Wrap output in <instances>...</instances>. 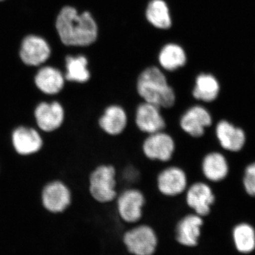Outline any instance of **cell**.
I'll return each instance as SVG.
<instances>
[{
  "mask_svg": "<svg viewBox=\"0 0 255 255\" xmlns=\"http://www.w3.org/2000/svg\"><path fill=\"white\" fill-rule=\"evenodd\" d=\"M216 135L220 145L226 150L236 152L241 150L245 143L244 132L227 121H221L217 124Z\"/></svg>",
  "mask_w": 255,
  "mask_h": 255,
  "instance_id": "obj_22",
  "label": "cell"
},
{
  "mask_svg": "<svg viewBox=\"0 0 255 255\" xmlns=\"http://www.w3.org/2000/svg\"><path fill=\"white\" fill-rule=\"evenodd\" d=\"M221 85L217 77L207 72H201L194 78L190 97L197 103L209 104L219 98Z\"/></svg>",
  "mask_w": 255,
  "mask_h": 255,
  "instance_id": "obj_12",
  "label": "cell"
},
{
  "mask_svg": "<svg viewBox=\"0 0 255 255\" xmlns=\"http://www.w3.org/2000/svg\"><path fill=\"white\" fill-rule=\"evenodd\" d=\"M122 176L124 182H127L128 187H130L140 181L141 174L140 170L135 166L128 165L124 168Z\"/></svg>",
  "mask_w": 255,
  "mask_h": 255,
  "instance_id": "obj_25",
  "label": "cell"
},
{
  "mask_svg": "<svg viewBox=\"0 0 255 255\" xmlns=\"http://www.w3.org/2000/svg\"><path fill=\"white\" fill-rule=\"evenodd\" d=\"M244 183L248 194L255 196V163L247 168Z\"/></svg>",
  "mask_w": 255,
  "mask_h": 255,
  "instance_id": "obj_26",
  "label": "cell"
},
{
  "mask_svg": "<svg viewBox=\"0 0 255 255\" xmlns=\"http://www.w3.org/2000/svg\"><path fill=\"white\" fill-rule=\"evenodd\" d=\"M114 202L122 221L128 223H136L142 219L146 196L141 189L130 186L119 192Z\"/></svg>",
  "mask_w": 255,
  "mask_h": 255,
  "instance_id": "obj_6",
  "label": "cell"
},
{
  "mask_svg": "<svg viewBox=\"0 0 255 255\" xmlns=\"http://www.w3.org/2000/svg\"><path fill=\"white\" fill-rule=\"evenodd\" d=\"M203 217L192 213L183 217L176 227V238L183 246H197L201 230L204 224Z\"/></svg>",
  "mask_w": 255,
  "mask_h": 255,
  "instance_id": "obj_18",
  "label": "cell"
},
{
  "mask_svg": "<svg viewBox=\"0 0 255 255\" xmlns=\"http://www.w3.org/2000/svg\"><path fill=\"white\" fill-rule=\"evenodd\" d=\"M65 76L53 67H43L35 77V83L38 90L46 95H55L63 90Z\"/></svg>",
  "mask_w": 255,
  "mask_h": 255,
  "instance_id": "obj_23",
  "label": "cell"
},
{
  "mask_svg": "<svg viewBox=\"0 0 255 255\" xmlns=\"http://www.w3.org/2000/svg\"><path fill=\"white\" fill-rule=\"evenodd\" d=\"M233 238L238 251L249 253L255 248V232L249 225L241 224L233 231Z\"/></svg>",
  "mask_w": 255,
  "mask_h": 255,
  "instance_id": "obj_24",
  "label": "cell"
},
{
  "mask_svg": "<svg viewBox=\"0 0 255 255\" xmlns=\"http://www.w3.org/2000/svg\"><path fill=\"white\" fill-rule=\"evenodd\" d=\"M42 203L45 209L54 214L61 213L71 204V191L59 181L47 184L42 191Z\"/></svg>",
  "mask_w": 255,
  "mask_h": 255,
  "instance_id": "obj_13",
  "label": "cell"
},
{
  "mask_svg": "<svg viewBox=\"0 0 255 255\" xmlns=\"http://www.w3.org/2000/svg\"><path fill=\"white\" fill-rule=\"evenodd\" d=\"M55 25L60 40L67 46L87 48L98 38V23L88 10L79 12L74 6H64Z\"/></svg>",
  "mask_w": 255,
  "mask_h": 255,
  "instance_id": "obj_1",
  "label": "cell"
},
{
  "mask_svg": "<svg viewBox=\"0 0 255 255\" xmlns=\"http://www.w3.org/2000/svg\"><path fill=\"white\" fill-rule=\"evenodd\" d=\"M14 150L19 155H29L41 150L43 139L39 132L32 128H16L11 136Z\"/></svg>",
  "mask_w": 255,
  "mask_h": 255,
  "instance_id": "obj_16",
  "label": "cell"
},
{
  "mask_svg": "<svg viewBox=\"0 0 255 255\" xmlns=\"http://www.w3.org/2000/svg\"><path fill=\"white\" fill-rule=\"evenodd\" d=\"M177 141L166 130L145 135L141 144L142 155L151 162L167 164L177 152Z\"/></svg>",
  "mask_w": 255,
  "mask_h": 255,
  "instance_id": "obj_4",
  "label": "cell"
},
{
  "mask_svg": "<svg viewBox=\"0 0 255 255\" xmlns=\"http://www.w3.org/2000/svg\"><path fill=\"white\" fill-rule=\"evenodd\" d=\"M145 17L156 29L168 30L172 27L170 8L165 0H149L145 6Z\"/></svg>",
  "mask_w": 255,
  "mask_h": 255,
  "instance_id": "obj_19",
  "label": "cell"
},
{
  "mask_svg": "<svg viewBox=\"0 0 255 255\" xmlns=\"http://www.w3.org/2000/svg\"><path fill=\"white\" fill-rule=\"evenodd\" d=\"M51 50L48 42L41 37L30 35L23 40L20 58L30 66H38L49 58Z\"/></svg>",
  "mask_w": 255,
  "mask_h": 255,
  "instance_id": "obj_14",
  "label": "cell"
},
{
  "mask_svg": "<svg viewBox=\"0 0 255 255\" xmlns=\"http://www.w3.org/2000/svg\"><path fill=\"white\" fill-rule=\"evenodd\" d=\"M201 171L203 176L209 182H221L228 175L227 160L219 152H209L201 159Z\"/></svg>",
  "mask_w": 255,
  "mask_h": 255,
  "instance_id": "obj_20",
  "label": "cell"
},
{
  "mask_svg": "<svg viewBox=\"0 0 255 255\" xmlns=\"http://www.w3.org/2000/svg\"><path fill=\"white\" fill-rule=\"evenodd\" d=\"M65 78L68 81L85 84L92 79L90 62L85 54L68 55L65 59Z\"/></svg>",
  "mask_w": 255,
  "mask_h": 255,
  "instance_id": "obj_21",
  "label": "cell"
},
{
  "mask_svg": "<svg viewBox=\"0 0 255 255\" xmlns=\"http://www.w3.org/2000/svg\"><path fill=\"white\" fill-rule=\"evenodd\" d=\"M133 122L137 130L145 135L166 130L167 127L162 109L142 101L135 107Z\"/></svg>",
  "mask_w": 255,
  "mask_h": 255,
  "instance_id": "obj_8",
  "label": "cell"
},
{
  "mask_svg": "<svg viewBox=\"0 0 255 255\" xmlns=\"http://www.w3.org/2000/svg\"><path fill=\"white\" fill-rule=\"evenodd\" d=\"M187 55L179 43L169 42L162 46L157 55L158 67L165 73H173L185 66Z\"/></svg>",
  "mask_w": 255,
  "mask_h": 255,
  "instance_id": "obj_17",
  "label": "cell"
},
{
  "mask_svg": "<svg viewBox=\"0 0 255 255\" xmlns=\"http://www.w3.org/2000/svg\"><path fill=\"white\" fill-rule=\"evenodd\" d=\"M128 114L125 107L118 102L106 106L98 119V127L110 137L123 135L128 127Z\"/></svg>",
  "mask_w": 255,
  "mask_h": 255,
  "instance_id": "obj_9",
  "label": "cell"
},
{
  "mask_svg": "<svg viewBox=\"0 0 255 255\" xmlns=\"http://www.w3.org/2000/svg\"><path fill=\"white\" fill-rule=\"evenodd\" d=\"M212 124V116L209 111L205 106L197 102L188 107L181 114L178 122L180 130L193 139L204 136Z\"/></svg>",
  "mask_w": 255,
  "mask_h": 255,
  "instance_id": "obj_7",
  "label": "cell"
},
{
  "mask_svg": "<svg viewBox=\"0 0 255 255\" xmlns=\"http://www.w3.org/2000/svg\"><path fill=\"white\" fill-rule=\"evenodd\" d=\"M184 201L194 214L205 217L211 213L216 197L209 184L203 181H196L188 186L184 193Z\"/></svg>",
  "mask_w": 255,
  "mask_h": 255,
  "instance_id": "obj_11",
  "label": "cell"
},
{
  "mask_svg": "<svg viewBox=\"0 0 255 255\" xmlns=\"http://www.w3.org/2000/svg\"><path fill=\"white\" fill-rule=\"evenodd\" d=\"M135 90L139 100L157 106L162 110L174 108L179 99L165 72L157 65H150L140 72Z\"/></svg>",
  "mask_w": 255,
  "mask_h": 255,
  "instance_id": "obj_2",
  "label": "cell"
},
{
  "mask_svg": "<svg viewBox=\"0 0 255 255\" xmlns=\"http://www.w3.org/2000/svg\"><path fill=\"white\" fill-rule=\"evenodd\" d=\"M118 171L112 164H101L89 177V192L99 204L114 202L118 196Z\"/></svg>",
  "mask_w": 255,
  "mask_h": 255,
  "instance_id": "obj_3",
  "label": "cell"
},
{
  "mask_svg": "<svg viewBox=\"0 0 255 255\" xmlns=\"http://www.w3.org/2000/svg\"><path fill=\"white\" fill-rule=\"evenodd\" d=\"M124 242L134 255H152L157 248V238L150 226L140 225L125 233Z\"/></svg>",
  "mask_w": 255,
  "mask_h": 255,
  "instance_id": "obj_10",
  "label": "cell"
},
{
  "mask_svg": "<svg viewBox=\"0 0 255 255\" xmlns=\"http://www.w3.org/2000/svg\"><path fill=\"white\" fill-rule=\"evenodd\" d=\"M189 184L187 171L176 164L166 166L155 178L156 189L161 196L167 199L184 195Z\"/></svg>",
  "mask_w": 255,
  "mask_h": 255,
  "instance_id": "obj_5",
  "label": "cell"
},
{
  "mask_svg": "<svg viewBox=\"0 0 255 255\" xmlns=\"http://www.w3.org/2000/svg\"><path fill=\"white\" fill-rule=\"evenodd\" d=\"M0 1H2V0H0Z\"/></svg>",
  "mask_w": 255,
  "mask_h": 255,
  "instance_id": "obj_27",
  "label": "cell"
},
{
  "mask_svg": "<svg viewBox=\"0 0 255 255\" xmlns=\"http://www.w3.org/2000/svg\"><path fill=\"white\" fill-rule=\"evenodd\" d=\"M37 125L41 130L52 132L61 127L65 119V111L59 102H42L34 112Z\"/></svg>",
  "mask_w": 255,
  "mask_h": 255,
  "instance_id": "obj_15",
  "label": "cell"
}]
</instances>
